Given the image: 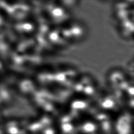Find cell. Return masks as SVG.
I'll return each mask as SVG.
<instances>
[{"label": "cell", "mask_w": 134, "mask_h": 134, "mask_svg": "<svg viewBox=\"0 0 134 134\" xmlns=\"http://www.w3.org/2000/svg\"><path fill=\"white\" fill-rule=\"evenodd\" d=\"M10 131L12 133H16V132H17V130L14 128H12L10 129Z\"/></svg>", "instance_id": "3957f363"}, {"label": "cell", "mask_w": 134, "mask_h": 134, "mask_svg": "<svg viewBox=\"0 0 134 134\" xmlns=\"http://www.w3.org/2000/svg\"><path fill=\"white\" fill-rule=\"evenodd\" d=\"M84 128L86 131L91 132L94 129V126L91 124H87L86 125H85Z\"/></svg>", "instance_id": "6da1fadb"}, {"label": "cell", "mask_w": 134, "mask_h": 134, "mask_svg": "<svg viewBox=\"0 0 134 134\" xmlns=\"http://www.w3.org/2000/svg\"><path fill=\"white\" fill-rule=\"evenodd\" d=\"M63 129L65 131H69L71 129V126L69 125H65L63 126Z\"/></svg>", "instance_id": "7a4b0ae2"}]
</instances>
